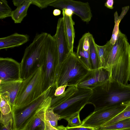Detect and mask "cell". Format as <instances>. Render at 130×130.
<instances>
[{"label":"cell","mask_w":130,"mask_h":130,"mask_svg":"<svg viewBox=\"0 0 130 130\" xmlns=\"http://www.w3.org/2000/svg\"><path fill=\"white\" fill-rule=\"evenodd\" d=\"M67 86L65 85L58 87L56 88L54 94L51 98L53 97H58L62 94L65 91V89Z\"/></svg>","instance_id":"d6a6232c"},{"label":"cell","mask_w":130,"mask_h":130,"mask_svg":"<svg viewBox=\"0 0 130 130\" xmlns=\"http://www.w3.org/2000/svg\"><path fill=\"white\" fill-rule=\"evenodd\" d=\"M130 128V118L120 120L109 125L96 128V130H123Z\"/></svg>","instance_id":"ffe728a7"},{"label":"cell","mask_w":130,"mask_h":130,"mask_svg":"<svg viewBox=\"0 0 130 130\" xmlns=\"http://www.w3.org/2000/svg\"></svg>","instance_id":"f35d334b"},{"label":"cell","mask_w":130,"mask_h":130,"mask_svg":"<svg viewBox=\"0 0 130 130\" xmlns=\"http://www.w3.org/2000/svg\"><path fill=\"white\" fill-rule=\"evenodd\" d=\"M58 126L62 130H96V128L80 126L75 127H65L62 125Z\"/></svg>","instance_id":"1f68e13d"},{"label":"cell","mask_w":130,"mask_h":130,"mask_svg":"<svg viewBox=\"0 0 130 130\" xmlns=\"http://www.w3.org/2000/svg\"><path fill=\"white\" fill-rule=\"evenodd\" d=\"M80 112H78L74 113L64 119L68 123L66 127H77L82 124V121L80 119Z\"/></svg>","instance_id":"4316f807"},{"label":"cell","mask_w":130,"mask_h":130,"mask_svg":"<svg viewBox=\"0 0 130 130\" xmlns=\"http://www.w3.org/2000/svg\"><path fill=\"white\" fill-rule=\"evenodd\" d=\"M105 45L104 68L110 78L125 85L130 82V44L127 37L120 30L119 37L112 44L109 41Z\"/></svg>","instance_id":"6da1fadb"},{"label":"cell","mask_w":130,"mask_h":130,"mask_svg":"<svg viewBox=\"0 0 130 130\" xmlns=\"http://www.w3.org/2000/svg\"><path fill=\"white\" fill-rule=\"evenodd\" d=\"M99 88V98L92 101L95 109L130 101V84L125 85L110 79Z\"/></svg>","instance_id":"277c9868"},{"label":"cell","mask_w":130,"mask_h":130,"mask_svg":"<svg viewBox=\"0 0 130 130\" xmlns=\"http://www.w3.org/2000/svg\"><path fill=\"white\" fill-rule=\"evenodd\" d=\"M130 130V128H128V129H124V130Z\"/></svg>","instance_id":"74e56055"},{"label":"cell","mask_w":130,"mask_h":130,"mask_svg":"<svg viewBox=\"0 0 130 130\" xmlns=\"http://www.w3.org/2000/svg\"><path fill=\"white\" fill-rule=\"evenodd\" d=\"M110 79L109 72L104 68L92 70L90 75L84 80L77 85L88 87L93 90L101 86Z\"/></svg>","instance_id":"4fadbf2b"},{"label":"cell","mask_w":130,"mask_h":130,"mask_svg":"<svg viewBox=\"0 0 130 130\" xmlns=\"http://www.w3.org/2000/svg\"><path fill=\"white\" fill-rule=\"evenodd\" d=\"M27 35L15 33L8 36L0 38V49H7L19 46L26 43L29 40Z\"/></svg>","instance_id":"9a60e30c"},{"label":"cell","mask_w":130,"mask_h":130,"mask_svg":"<svg viewBox=\"0 0 130 130\" xmlns=\"http://www.w3.org/2000/svg\"><path fill=\"white\" fill-rule=\"evenodd\" d=\"M51 102L38 112L22 130H44L45 113L47 108L51 106Z\"/></svg>","instance_id":"2e32d148"},{"label":"cell","mask_w":130,"mask_h":130,"mask_svg":"<svg viewBox=\"0 0 130 130\" xmlns=\"http://www.w3.org/2000/svg\"><path fill=\"white\" fill-rule=\"evenodd\" d=\"M84 38V36L83 35L79 40L76 54L79 59L85 65L83 48Z\"/></svg>","instance_id":"f546056e"},{"label":"cell","mask_w":130,"mask_h":130,"mask_svg":"<svg viewBox=\"0 0 130 130\" xmlns=\"http://www.w3.org/2000/svg\"><path fill=\"white\" fill-rule=\"evenodd\" d=\"M50 6L62 10L69 9L74 14L79 17L83 21L88 23L92 17L91 8L88 2L73 0H54Z\"/></svg>","instance_id":"30bf717a"},{"label":"cell","mask_w":130,"mask_h":130,"mask_svg":"<svg viewBox=\"0 0 130 130\" xmlns=\"http://www.w3.org/2000/svg\"><path fill=\"white\" fill-rule=\"evenodd\" d=\"M53 36L56 41L58 52V62L56 73V79L61 64L70 53L65 33L62 17L58 19L55 34Z\"/></svg>","instance_id":"8fae6325"},{"label":"cell","mask_w":130,"mask_h":130,"mask_svg":"<svg viewBox=\"0 0 130 130\" xmlns=\"http://www.w3.org/2000/svg\"><path fill=\"white\" fill-rule=\"evenodd\" d=\"M23 80L0 82V95L7 100L12 109L14 108L16 99Z\"/></svg>","instance_id":"5bb4252c"},{"label":"cell","mask_w":130,"mask_h":130,"mask_svg":"<svg viewBox=\"0 0 130 130\" xmlns=\"http://www.w3.org/2000/svg\"><path fill=\"white\" fill-rule=\"evenodd\" d=\"M91 71L79 59L75 53L70 52L61 64L56 88L65 85H78L88 77Z\"/></svg>","instance_id":"3957f363"},{"label":"cell","mask_w":130,"mask_h":130,"mask_svg":"<svg viewBox=\"0 0 130 130\" xmlns=\"http://www.w3.org/2000/svg\"><path fill=\"white\" fill-rule=\"evenodd\" d=\"M95 45L98 58L99 68H104L105 45L100 46L95 43Z\"/></svg>","instance_id":"83f0119b"},{"label":"cell","mask_w":130,"mask_h":130,"mask_svg":"<svg viewBox=\"0 0 130 130\" xmlns=\"http://www.w3.org/2000/svg\"><path fill=\"white\" fill-rule=\"evenodd\" d=\"M62 10L66 15L69 17H72L74 14L72 11L69 9L64 8Z\"/></svg>","instance_id":"d590c367"},{"label":"cell","mask_w":130,"mask_h":130,"mask_svg":"<svg viewBox=\"0 0 130 130\" xmlns=\"http://www.w3.org/2000/svg\"><path fill=\"white\" fill-rule=\"evenodd\" d=\"M62 14L64 31L69 50L70 53H73L75 37L74 22L72 17L67 16L62 11Z\"/></svg>","instance_id":"e0dca14e"},{"label":"cell","mask_w":130,"mask_h":130,"mask_svg":"<svg viewBox=\"0 0 130 130\" xmlns=\"http://www.w3.org/2000/svg\"><path fill=\"white\" fill-rule=\"evenodd\" d=\"M54 0H30L31 4L35 5L42 9L50 6Z\"/></svg>","instance_id":"4dcf8cb0"},{"label":"cell","mask_w":130,"mask_h":130,"mask_svg":"<svg viewBox=\"0 0 130 130\" xmlns=\"http://www.w3.org/2000/svg\"><path fill=\"white\" fill-rule=\"evenodd\" d=\"M31 4L30 0H26L24 4L12 11L11 17L15 23L21 22L27 15L28 9Z\"/></svg>","instance_id":"ac0fdd59"},{"label":"cell","mask_w":130,"mask_h":130,"mask_svg":"<svg viewBox=\"0 0 130 130\" xmlns=\"http://www.w3.org/2000/svg\"><path fill=\"white\" fill-rule=\"evenodd\" d=\"M42 66L23 80L13 109L22 108L40 96L43 90Z\"/></svg>","instance_id":"5b68a950"},{"label":"cell","mask_w":130,"mask_h":130,"mask_svg":"<svg viewBox=\"0 0 130 130\" xmlns=\"http://www.w3.org/2000/svg\"><path fill=\"white\" fill-rule=\"evenodd\" d=\"M95 42L92 35L91 36L90 44V60L91 64L92 70L99 68L98 58L95 47Z\"/></svg>","instance_id":"7402d4cb"},{"label":"cell","mask_w":130,"mask_h":130,"mask_svg":"<svg viewBox=\"0 0 130 130\" xmlns=\"http://www.w3.org/2000/svg\"><path fill=\"white\" fill-rule=\"evenodd\" d=\"M26 0H13L12 2L14 5L17 7L24 4Z\"/></svg>","instance_id":"e575fe53"},{"label":"cell","mask_w":130,"mask_h":130,"mask_svg":"<svg viewBox=\"0 0 130 130\" xmlns=\"http://www.w3.org/2000/svg\"><path fill=\"white\" fill-rule=\"evenodd\" d=\"M12 11L8 5L7 1L0 0V19L11 17Z\"/></svg>","instance_id":"484cf974"},{"label":"cell","mask_w":130,"mask_h":130,"mask_svg":"<svg viewBox=\"0 0 130 130\" xmlns=\"http://www.w3.org/2000/svg\"><path fill=\"white\" fill-rule=\"evenodd\" d=\"M61 11L59 9H54L53 12V14L55 16H57L60 15L61 14Z\"/></svg>","instance_id":"8d00e7d4"},{"label":"cell","mask_w":130,"mask_h":130,"mask_svg":"<svg viewBox=\"0 0 130 130\" xmlns=\"http://www.w3.org/2000/svg\"><path fill=\"white\" fill-rule=\"evenodd\" d=\"M58 59V50L55 41L53 36L48 34L45 58L42 68L43 92L50 87L55 86Z\"/></svg>","instance_id":"ba28073f"},{"label":"cell","mask_w":130,"mask_h":130,"mask_svg":"<svg viewBox=\"0 0 130 130\" xmlns=\"http://www.w3.org/2000/svg\"><path fill=\"white\" fill-rule=\"evenodd\" d=\"M123 103L126 106L125 108L116 116L101 126H107L120 120L130 118V101Z\"/></svg>","instance_id":"44dd1931"},{"label":"cell","mask_w":130,"mask_h":130,"mask_svg":"<svg viewBox=\"0 0 130 130\" xmlns=\"http://www.w3.org/2000/svg\"><path fill=\"white\" fill-rule=\"evenodd\" d=\"M21 79L20 63L11 58L0 57V82Z\"/></svg>","instance_id":"7c38bea8"},{"label":"cell","mask_w":130,"mask_h":130,"mask_svg":"<svg viewBox=\"0 0 130 130\" xmlns=\"http://www.w3.org/2000/svg\"><path fill=\"white\" fill-rule=\"evenodd\" d=\"M123 103L95 109L82 121L81 126L98 128L114 117L125 107Z\"/></svg>","instance_id":"9c48e42d"},{"label":"cell","mask_w":130,"mask_h":130,"mask_svg":"<svg viewBox=\"0 0 130 130\" xmlns=\"http://www.w3.org/2000/svg\"><path fill=\"white\" fill-rule=\"evenodd\" d=\"M1 113L3 115L8 114L12 111L11 107L8 101L0 95Z\"/></svg>","instance_id":"f1b7e54d"},{"label":"cell","mask_w":130,"mask_h":130,"mask_svg":"<svg viewBox=\"0 0 130 130\" xmlns=\"http://www.w3.org/2000/svg\"><path fill=\"white\" fill-rule=\"evenodd\" d=\"M78 87V90L69 98L52 107L54 112L60 116V120L80 112L89 103L93 94V90L89 87Z\"/></svg>","instance_id":"52a82bcc"},{"label":"cell","mask_w":130,"mask_h":130,"mask_svg":"<svg viewBox=\"0 0 130 130\" xmlns=\"http://www.w3.org/2000/svg\"><path fill=\"white\" fill-rule=\"evenodd\" d=\"M114 17L115 25L112 36L109 41L112 44L115 43L119 37L120 30L119 28V25L120 21L123 19L120 16H118L117 11L114 13Z\"/></svg>","instance_id":"d4e9b609"},{"label":"cell","mask_w":130,"mask_h":130,"mask_svg":"<svg viewBox=\"0 0 130 130\" xmlns=\"http://www.w3.org/2000/svg\"><path fill=\"white\" fill-rule=\"evenodd\" d=\"M60 116L55 113L53 108L50 107L48 108L45 113V120L50 123L53 126L56 127L57 126L58 121L60 120Z\"/></svg>","instance_id":"cb8c5ba5"},{"label":"cell","mask_w":130,"mask_h":130,"mask_svg":"<svg viewBox=\"0 0 130 130\" xmlns=\"http://www.w3.org/2000/svg\"><path fill=\"white\" fill-rule=\"evenodd\" d=\"M53 86L49 87L32 102L21 108L12 110L13 130H22L40 110L51 102Z\"/></svg>","instance_id":"8992f818"},{"label":"cell","mask_w":130,"mask_h":130,"mask_svg":"<svg viewBox=\"0 0 130 130\" xmlns=\"http://www.w3.org/2000/svg\"><path fill=\"white\" fill-rule=\"evenodd\" d=\"M48 34H37L32 42L25 49L20 63L21 79L24 80L43 66L45 58Z\"/></svg>","instance_id":"7a4b0ae2"},{"label":"cell","mask_w":130,"mask_h":130,"mask_svg":"<svg viewBox=\"0 0 130 130\" xmlns=\"http://www.w3.org/2000/svg\"><path fill=\"white\" fill-rule=\"evenodd\" d=\"M114 3L113 0H107L105 3V6L108 8L112 9L114 8L113 6Z\"/></svg>","instance_id":"836d02e7"},{"label":"cell","mask_w":130,"mask_h":130,"mask_svg":"<svg viewBox=\"0 0 130 130\" xmlns=\"http://www.w3.org/2000/svg\"><path fill=\"white\" fill-rule=\"evenodd\" d=\"M77 85H72L68 87L64 92L58 97L52 98L51 107H53L64 102L75 93L78 90Z\"/></svg>","instance_id":"d6986e66"},{"label":"cell","mask_w":130,"mask_h":130,"mask_svg":"<svg viewBox=\"0 0 130 130\" xmlns=\"http://www.w3.org/2000/svg\"><path fill=\"white\" fill-rule=\"evenodd\" d=\"M1 130H13V121L12 112L4 115L1 113Z\"/></svg>","instance_id":"603a6c76"}]
</instances>
